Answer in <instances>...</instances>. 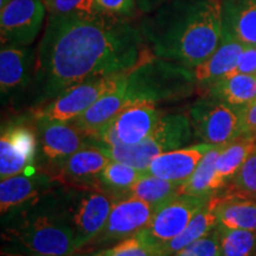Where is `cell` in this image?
<instances>
[{
    "label": "cell",
    "instance_id": "1",
    "mask_svg": "<svg viewBox=\"0 0 256 256\" xmlns=\"http://www.w3.org/2000/svg\"><path fill=\"white\" fill-rule=\"evenodd\" d=\"M152 56L127 19L49 14L34 62V108L87 80L130 72Z\"/></svg>",
    "mask_w": 256,
    "mask_h": 256
},
{
    "label": "cell",
    "instance_id": "2",
    "mask_svg": "<svg viewBox=\"0 0 256 256\" xmlns=\"http://www.w3.org/2000/svg\"><path fill=\"white\" fill-rule=\"evenodd\" d=\"M139 28L156 57L194 68L222 40V2L171 0L144 19Z\"/></svg>",
    "mask_w": 256,
    "mask_h": 256
},
{
    "label": "cell",
    "instance_id": "3",
    "mask_svg": "<svg viewBox=\"0 0 256 256\" xmlns=\"http://www.w3.org/2000/svg\"><path fill=\"white\" fill-rule=\"evenodd\" d=\"M56 188L30 206L2 216V250L28 256H66L78 252L75 235L57 211Z\"/></svg>",
    "mask_w": 256,
    "mask_h": 256
},
{
    "label": "cell",
    "instance_id": "4",
    "mask_svg": "<svg viewBox=\"0 0 256 256\" xmlns=\"http://www.w3.org/2000/svg\"><path fill=\"white\" fill-rule=\"evenodd\" d=\"M196 86L192 68L153 55L127 74L126 104L178 101L191 95Z\"/></svg>",
    "mask_w": 256,
    "mask_h": 256
},
{
    "label": "cell",
    "instance_id": "5",
    "mask_svg": "<svg viewBox=\"0 0 256 256\" xmlns=\"http://www.w3.org/2000/svg\"><path fill=\"white\" fill-rule=\"evenodd\" d=\"M116 200L100 186L60 184L56 188L57 211L74 232L78 250L100 235Z\"/></svg>",
    "mask_w": 256,
    "mask_h": 256
},
{
    "label": "cell",
    "instance_id": "6",
    "mask_svg": "<svg viewBox=\"0 0 256 256\" xmlns=\"http://www.w3.org/2000/svg\"><path fill=\"white\" fill-rule=\"evenodd\" d=\"M191 121L184 114H164L151 136L134 145L104 148L112 160L136 168L144 174L152 160L162 153L184 147L191 139Z\"/></svg>",
    "mask_w": 256,
    "mask_h": 256
},
{
    "label": "cell",
    "instance_id": "7",
    "mask_svg": "<svg viewBox=\"0 0 256 256\" xmlns=\"http://www.w3.org/2000/svg\"><path fill=\"white\" fill-rule=\"evenodd\" d=\"M242 108L203 96L188 113L194 136L211 146L228 145L242 136Z\"/></svg>",
    "mask_w": 256,
    "mask_h": 256
},
{
    "label": "cell",
    "instance_id": "8",
    "mask_svg": "<svg viewBox=\"0 0 256 256\" xmlns=\"http://www.w3.org/2000/svg\"><path fill=\"white\" fill-rule=\"evenodd\" d=\"M210 197L179 194L174 200L159 206L153 214L150 223L142 232H138L136 236L156 256V252L160 248L184 232Z\"/></svg>",
    "mask_w": 256,
    "mask_h": 256
},
{
    "label": "cell",
    "instance_id": "9",
    "mask_svg": "<svg viewBox=\"0 0 256 256\" xmlns=\"http://www.w3.org/2000/svg\"><path fill=\"white\" fill-rule=\"evenodd\" d=\"M126 75L127 72L87 80L62 92L46 104L32 108L31 118L72 122L102 95L116 88Z\"/></svg>",
    "mask_w": 256,
    "mask_h": 256
},
{
    "label": "cell",
    "instance_id": "10",
    "mask_svg": "<svg viewBox=\"0 0 256 256\" xmlns=\"http://www.w3.org/2000/svg\"><path fill=\"white\" fill-rule=\"evenodd\" d=\"M162 115L154 104L128 106L92 138V145L108 148L142 142L154 132Z\"/></svg>",
    "mask_w": 256,
    "mask_h": 256
},
{
    "label": "cell",
    "instance_id": "11",
    "mask_svg": "<svg viewBox=\"0 0 256 256\" xmlns=\"http://www.w3.org/2000/svg\"><path fill=\"white\" fill-rule=\"evenodd\" d=\"M28 118L12 120L2 127L0 136V178L5 179L34 170L38 156L36 127Z\"/></svg>",
    "mask_w": 256,
    "mask_h": 256
},
{
    "label": "cell",
    "instance_id": "12",
    "mask_svg": "<svg viewBox=\"0 0 256 256\" xmlns=\"http://www.w3.org/2000/svg\"><path fill=\"white\" fill-rule=\"evenodd\" d=\"M31 118V116H30ZM38 136V158L46 172L54 171L57 165L83 147L92 145V140L72 122L34 119Z\"/></svg>",
    "mask_w": 256,
    "mask_h": 256
},
{
    "label": "cell",
    "instance_id": "13",
    "mask_svg": "<svg viewBox=\"0 0 256 256\" xmlns=\"http://www.w3.org/2000/svg\"><path fill=\"white\" fill-rule=\"evenodd\" d=\"M46 11L44 0H10L0 11L2 46H30L40 34Z\"/></svg>",
    "mask_w": 256,
    "mask_h": 256
},
{
    "label": "cell",
    "instance_id": "14",
    "mask_svg": "<svg viewBox=\"0 0 256 256\" xmlns=\"http://www.w3.org/2000/svg\"><path fill=\"white\" fill-rule=\"evenodd\" d=\"M154 211L152 206L130 194L118 198L104 228L94 243L104 246L132 238L150 223Z\"/></svg>",
    "mask_w": 256,
    "mask_h": 256
},
{
    "label": "cell",
    "instance_id": "15",
    "mask_svg": "<svg viewBox=\"0 0 256 256\" xmlns=\"http://www.w3.org/2000/svg\"><path fill=\"white\" fill-rule=\"evenodd\" d=\"M60 185L49 172L36 168L2 179L0 214L2 216L30 206L32 202Z\"/></svg>",
    "mask_w": 256,
    "mask_h": 256
},
{
    "label": "cell",
    "instance_id": "16",
    "mask_svg": "<svg viewBox=\"0 0 256 256\" xmlns=\"http://www.w3.org/2000/svg\"><path fill=\"white\" fill-rule=\"evenodd\" d=\"M110 160L104 147L88 145L63 160L51 174L64 185L100 186L98 177Z\"/></svg>",
    "mask_w": 256,
    "mask_h": 256
},
{
    "label": "cell",
    "instance_id": "17",
    "mask_svg": "<svg viewBox=\"0 0 256 256\" xmlns=\"http://www.w3.org/2000/svg\"><path fill=\"white\" fill-rule=\"evenodd\" d=\"M36 55L28 46H2L0 51V92L4 106L28 87L34 72Z\"/></svg>",
    "mask_w": 256,
    "mask_h": 256
},
{
    "label": "cell",
    "instance_id": "18",
    "mask_svg": "<svg viewBox=\"0 0 256 256\" xmlns=\"http://www.w3.org/2000/svg\"><path fill=\"white\" fill-rule=\"evenodd\" d=\"M211 147L214 146L200 142L162 153L152 160L145 174L182 185L191 177Z\"/></svg>",
    "mask_w": 256,
    "mask_h": 256
},
{
    "label": "cell",
    "instance_id": "19",
    "mask_svg": "<svg viewBox=\"0 0 256 256\" xmlns=\"http://www.w3.org/2000/svg\"><path fill=\"white\" fill-rule=\"evenodd\" d=\"M128 74V72H127ZM126 78L121 81L116 88L112 89L96 100L84 113H82L75 120L72 121L74 126H76L84 133L89 139L98 134L100 130L107 126L112 120L118 116L120 112L127 107L126 104Z\"/></svg>",
    "mask_w": 256,
    "mask_h": 256
},
{
    "label": "cell",
    "instance_id": "20",
    "mask_svg": "<svg viewBox=\"0 0 256 256\" xmlns=\"http://www.w3.org/2000/svg\"><path fill=\"white\" fill-rule=\"evenodd\" d=\"M222 36L256 46V0H220Z\"/></svg>",
    "mask_w": 256,
    "mask_h": 256
},
{
    "label": "cell",
    "instance_id": "21",
    "mask_svg": "<svg viewBox=\"0 0 256 256\" xmlns=\"http://www.w3.org/2000/svg\"><path fill=\"white\" fill-rule=\"evenodd\" d=\"M244 46L234 38L222 36L215 52L200 66L192 68L197 86L206 87L232 72L238 66Z\"/></svg>",
    "mask_w": 256,
    "mask_h": 256
},
{
    "label": "cell",
    "instance_id": "22",
    "mask_svg": "<svg viewBox=\"0 0 256 256\" xmlns=\"http://www.w3.org/2000/svg\"><path fill=\"white\" fill-rule=\"evenodd\" d=\"M217 226L256 232V200L226 188L218 192Z\"/></svg>",
    "mask_w": 256,
    "mask_h": 256
},
{
    "label": "cell",
    "instance_id": "23",
    "mask_svg": "<svg viewBox=\"0 0 256 256\" xmlns=\"http://www.w3.org/2000/svg\"><path fill=\"white\" fill-rule=\"evenodd\" d=\"M206 95L235 107L256 101V74H232L206 86Z\"/></svg>",
    "mask_w": 256,
    "mask_h": 256
},
{
    "label": "cell",
    "instance_id": "24",
    "mask_svg": "<svg viewBox=\"0 0 256 256\" xmlns=\"http://www.w3.org/2000/svg\"><path fill=\"white\" fill-rule=\"evenodd\" d=\"M217 204H218V192L208 200L206 206L198 211L184 232L164 247L160 248L156 252V256H174L188 244L212 232L217 226Z\"/></svg>",
    "mask_w": 256,
    "mask_h": 256
},
{
    "label": "cell",
    "instance_id": "25",
    "mask_svg": "<svg viewBox=\"0 0 256 256\" xmlns=\"http://www.w3.org/2000/svg\"><path fill=\"white\" fill-rule=\"evenodd\" d=\"M224 146L211 147L200 160L191 177L180 185L179 194L197 197H209L226 188V185L220 180L216 174L217 158Z\"/></svg>",
    "mask_w": 256,
    "mask_h": 256
},
{
    "label": "cell",
    "instance_id": "26",
    "mask_svg": "<svg viewBox=\"0 0 256 256\" xmlns=\"http://www.w3.org/2000/svg\"><path fill=\"white\" fill-rule=\"evenodd\" d=\"M256 147V136H241L223 147L216 162V174L222 183L228 185Z\"/></svg>",
    "mask_w": 256,
    "mask_h": 256
},
{
    "label": "cell",
    "instance_id": "27",
    "mask_svg": "<svg viewBox=\"0 0 256 256\" xmlns=\"http://www.w3.org/2000/svg\"><path fill=\"white\" fill-rule=\"evenodd\" d=\"M180 185L156 176L144 174L133 185L128 194L139 198L156 210L179 194Z\"/></svg>",
    "mask_w": 256,
    "mask_h": 256
},
{
    "label": "cell",
    "instance_id": "28",
    "mask_svg": "<svg viewBox=\"0 0 256 256\" xmlns=\"http://www.w3.org/2000/svg\"><path fill=\"white\" fill-rule=\"evenodd\" d=\"M144 174L142 171L121 162L110 160L98 177L100 188L116 198L128 196V192Z\"/></svg>",
    "mask_w": 256,
    "mask_h": 256
},
{
    "label": "cell",
    "instance_id": "29",
    "mask_svg": "<svg viewBox=\"0 0 256 256\" xmlns=\"http://www.w3.org/2000/svg\"><path fill=\"white\" fill-rule=\"evenodd\" d=\"M220 256H256V232L217 226Z\"/></svg>",
    "mask_w": 256,
    "mask_h": 256
},
{
    "label": "cell",
    "instance_id": "30",
    "mask_svg": "<svg viewBox=\"0 0 256 256\" xmlns=\"http://www.w3.org/2000/svg\"><path fill=\"white\" fill-rule=\"evenodd\" d=\"M226 190L256 200V147Z\"/></svg>",
    "mask_w": 256,
    "mask_h": 256
},
{
    "label": "cell",
    "instance_id": "31",
    "mask_svg": "<svg viewBox=\"0 0 256 256\" xmlns=\"http://www.w3.org/2000/svg\"><path fill=\"white\" fill-rule=\"evenodd\" d=\"M50 16L90 14L95 12V0H44Z\"/></svg>",
    "mask_w": 256,
    "mask_h": 256
},
{
    "label": "cell",
    "instance_id": "32",
    "mask_svg": "<svg viewBox=\"0 0 256 256\" xmlns=\"http://www.w3.org/2000/svg\"><path fill=\"white\" fill-rule=\"evenodd\" d=\"M174 256H220V234L217 226L206 236L188 244Z\"/></svg>",
    "mask_w": 256,
    "mask_h": 256
},
{
    "label": "cell",
    "instance_id": "33",
    "mask_svg": "<svg viewBox=\"0 0 256 256\" xmlns=\"http://www.w3.org/2000/svg\"><path fill=\"white\" fill-rule=\"evenodd\" d=\"M139 10L136 0H95V12L110 17L128 19Z\"/></svg>",
    "mask_w": 256,
    "mask_h": 256
},
{
    "label": "cell",
    "instance_id": "34",
    "mask_svg": "<svg viewBox=\"0 0 256 256\" xmlns=\"http://www.w3.org/2000/svg\"><path fill=\"white\" fill-rule=\"evenodd\" d=\"M100 256H154L136 235L122 240L108 250L102 252Z\"/></svg>",
    "mask_w": 256,
    "mask_h": 256
},
{
    "label": "cell",
    "instance_id": "35",
    "mask_svg": "<svg viewBox=\"0 0 256 256\" xmlns=\"http://www.w3.org/2000/svg\"><path fill=\"white\" fill-rule=\"evenodd\" d=\"M232 74H256V46H244Z\"/></svg>",
    "mask_w": 256,
    "mask_h": 256
},
{
    "label": "cell",
    "instance_id": "36",
    "mask_svg": "<svg viewBox=\"0 0 256 256\" xmlns=\"http://www.w3.org/2000/svg\"><path fill=\"white\" fill-rule=\"evenodd\" d=\"M242 136H256V101L242 108Z\"/></svg>",
    "mask_w": 256,
    "mask_h": 256
},
{
    "label": "cell",
    "instance_id": "37",
    "mask_svg": "<svg viewBox=\"0 0 256 256\" xmlns=\"http://www.w3.org/2000/svg\"><path fill=\"white\" fill-rule=\"evenodd\" d=\"M136 4L140 11L151 12L162 5V0H136Z\"/></svg>",
    "mask_w": 256,
    "mask_h": 256
},
{
    "label": "cell",
    "instance_id": "38",
    "mask_svg": "<svg viewBox=\"0 0 256 256\" xmlns=\"http://www.w3.org/2000/svg\"><path fill=\"white\" fill-rule=\"evenodd\" d=\"M102 252H76L74 254L66 255V256H100Z\"/></svg>",
    "mask_w": 256,
    "mask_h": 256
}]
</instances>
